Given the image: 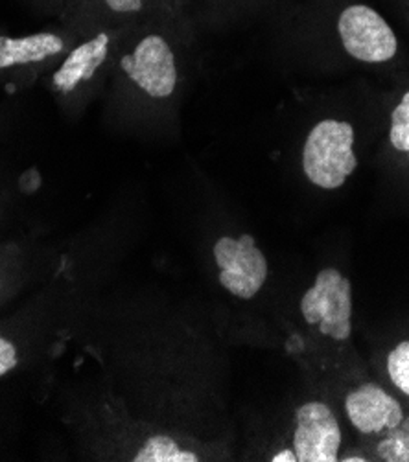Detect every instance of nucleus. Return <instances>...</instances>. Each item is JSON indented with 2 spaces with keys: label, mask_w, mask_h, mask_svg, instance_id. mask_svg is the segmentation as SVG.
Masks as SVG:
<instances>
[{
  "label": "nucleus",
  "mask_w": 409,
  "mask_h": 462,
  "mask_svg": "<svg viewBox=\"0 0 409 462\" xmlns=\"http://www.w3.org/2000/svg\"><path fill=\"white\" fill-rule=\"evenodd\" d=\"M301 313L308 325H320V332L336 341H347L352 334V286L336 269L320 271L315 284L301 300Z\"/></svg>",
  "instance_id": "nucleus-2"
},
{
  "label": "nucleus",
  "mask_w": 409,
  "mask_h": 462,
  "mask_svg": "<svg viewBox=\"0 0 409 462\" xmlns=\"http://www.w3.org/2000/svg\"><path fill=\"white\" fill-rule=\"evenodd\" d=\"M389 138L396 152H404L409 155V90L391 115Z\"/></svg>",
  "instance_id": "nucleus-12"
},
{
  "label": "nucleus",
  "mask_w": 409,
  "mask_h": 462,
  "mask_svg": "<svg viewBox=\"0 0 409 462\" xmlns=\"http://www.w3.org/2000/svg\"><path fill=\"white\" fill-rule=\"evenodd\" d=\"M376 453L387 462H409V417L402 419L396 428L387 430V435L380 440Z\"/></svg>",
  "instance_id": "nucleus-11"
},
{
  "label": "nucleus",
  "mask_w": 409,
  "mask_h": 462,
  "mask_svg": "<svg viewBox=\"0 0 409 462\" xmlns=\"http://www.w3.org/2000/svg\"><path fill=\"white\" fill-rule=\"evenodd\" d=\"M120 67L152 98H168L175 90V58L170 44L161 35L144 37L133 54L120 60Z\"/></svg>",
  "instance_id": "nucleus-5"
},
{
  "label": "nucleus",
  "mask_w": 409,
  "mask_h": 462,
  "mask_svg": "<svg viewBox=\"0 0 409 462\" xmlns=\"http://www.w3.org/2000/svg\"><path fill=\"white\" fill-rule=\"evenodd\" d=\"M218 281L231 295L249 300L267 281V260L251 235L221 236L214 245Z\"/></svg>",
  "instance_id": "nucleus-3"
},
{
  "label": "nucleus",
  "mask_w": 409,
  "mask_h": 462,
  "mask_svg": "<svg viewBox=\"0 0 409 462\" xmlns=\"http://www.w3.org/2000/svg\"><path fill=\"white\" fill-rule=\"evenodd\" d=\"M345 411L350 424L361 433H380L396 428L402 419V405L375 383L361 385L347 396Z\"/></svg>",
  "instance_id": "nucleus-7"
},
{
  "label": "nucleus",
  "mask_w": 409,
  "mask_h": 462,
  "mask_svg": "<svg viewBox=\"0 0 409 462\" xmlns=\"http://www.w3.org/2000/svg\"><path fill=\"white\" fill-rule=\"evenodd\" d=\"M106 5L118 14H135L141 12L143 0H106Z\"/></svg>",
  "instance_id": "nucleus-15"
},
{
  "label": "nucleus",
  "mask_w": 409,
  "mask_h": 462,
  "mask_svg": "<svg viewBox=\"0 0 409 462\" xmlns=\"http://www.w3.org/2000/svg\"><path fill=\"white\" fill-rule=\"evenodd\" d=\"M354 129L349 122L323 120L304 143L302 170L308 180L325 190L341 189L358 166L354 155Z\"/></svg>",
  "instance_id": "nucleus-1"
},
{
  "label": "nucleus",
  "mask_w": 409,
  "mask_h": 462,
  "mask_svg": "<svg viewBox=\"0 0 409 462\" xmlns=\"http://www.w3.org/2000/svg\"><path fill=\"white\" fill-rule=\"evenodd\" d=\"M131 460L135 462H198L201 455L192 449H183L179 442L168 435L150 437Z\"/></svg>",
  "instance_id": "nucleus-10"
},
{
  "label": "nucleus",
  "mask_w": 409,
  "mask_h": 462,
  "mask_svg": "<svg viewBox=\"0 0 409 462\" xmlns=\"http://www.w3.org/2000/svg\"><path fill=\"white\" fill-rule=\"evenodd\" d=\"M293 453L299 462H336L341 430L332 409L323 402H308L295 411Z\"/></svg>",
  "instance_id": "nucleus-6"
},
{
  "label": "nucleus",
  "mask_w": 409,
  "mask_h": 462,
  "mask_svg": "<svg viewBox=\"0 0 409 462\" xmlns=\"http://www.w3.org/2000/svg\"><path fill=\"white\" fill-rule=\"evenodd\" d=\"M338 32L347 54L358 61L384 63L396 54L395 32L369 6L354 5L345 8L338 19Z\"/></svg>",
  "instance_id": "nucleus-4"
},
{
  "label": "nucleus",
  "mask_w": 409,
  "mask_h": 462,
  "mask_svg": "<svg viewBox=\"0 0 409 462\" xmlns=\"http://www.w3.org/2000/svg\"><path fill=\"white\" fill-rule=\"evenodd\" d=\"M387 373L396 389L409 396V341H402L387 357Z\"/></svg>",
  "instance_id": "nucleus-13"
},
{
  "label": "nucleus",
  "mask_w": 409,
  "mask_h": 462,
  "mask_svg": "<svg viewBox=\"0 0 409 462\" xmlns=\"http://www.w3.org/2000/svg\"><path fill=\"white\" fill-rule=\"evenodd\" d=\"M17 365H19L17 345L5 334H0V378L14 373Z\"/></svg>",
  "instance_id": "nucleus-14"
},
{
  "label": "nucleus",
  "mask_w": 409,
  "mask_h": 462,
  "mask_svg": "<svg viewBox=\"0 0 409 462\" xmlns=\"http://www.w3.org/2000/svg\"><path fill=\"white\" fill-rule=\"evenodd\" d=\"M109 52V35L98 33L90 41L79 44L74 49L63 65L56 70L52 83L63 95L74 90L81 81H87L95 76V72L104 65Z\"/></svg>",
  "instance_id": "nucleus-8"
},
{
  "label": "nucleus",
  "mask_w": 409,
  "mask_h": 462,
  "mask_svg": "<svg viewBox=\"0 0 409 462\" xmlns=\"http://www.w3.org/2000/svg\"><path fill=\"white\" fill-rule=\"evenodd\" d=\"M63 39L56 33H33L28 37L0 35V70L41 63L63 51Z\"/></svg>",
  "instance_id": "nucleus-9"
},
{
  "label": "nucleus",
  "mask_w": 409,
  "mask_h": 462,
  "mask_svg": "<svg viewBox=\"0 0 409 462\" xmlns=\"http://www.w3.org/2000/svg\"><path fill=\"white\" fill-rule=\"evenodd\" d=\"M273 460H290V462H297V458H295V453H293V451L279 453V455H275V458H273Z\"/></svg>",
  "instance_id": "nucleus-16"
}]
</instances>
